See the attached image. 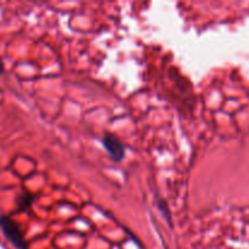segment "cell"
<instances>
[{
	"label": "cell",
	"instance_id": "cell-1",
	"mask_svg": "<svg viewBox=\"0 0 249 249\" xmlns=\"http://www.w3.org/2000/svg\"><path fill=\"white\" fill-rule=\"evenodd\" d=\"M0 229L5 237L10 241L12 246L17 249H28L27 241L22 233L21 229L17 225L16 221L7 215H0Z\"/></svg>",
	"mask_w": 249,
	"mask_h": 249
},
{
	"label": "cell",
	"instance_id": "cell-2",
	"mask_svg": "<svg viewBox=\"0 0 249 249\" xmlns=\"http://www.w3.org/2000/svg\"><path fill=\"white\" fill-rule=\"evenodd\" d=\"M102 143H104V147L106 148V151L114 162H121V160H124V157H125V147L116 136L107 134L106 136H104Z\"/></svg>",
	"mask_w": 249,
	"mask_h": 249
},
{
	"label": "cell",
	"instance_id": "cell-3",
	"mask_svg": "<svg viewBox=\"0 0 249 249\" xmlns=\"http://www.w3.org/2000/svg\"><path fill=\"white\" fill-rule=\"evenodd\" d=\"M156 204H157V208L160 209L162 215L164 216L165 220H167L168 225H169L170 228H173L172 214H170V209H169V206H168L167 201H165L164 198H162L160 196H158V195H156Z\"/></svg>",
	"mask_w": 249,
	"mask_h": 249
},
{
	"label": "cell",
	"instance_id": "cell-4",
	"mask_svg": "<svg viewBox=\"0 0 249 249\" xmlns=\"http://www.w3.org/2000/svg\"><path fill=\"white\" fill-rule=\"evenodd\" d=\"M33 201H34V196H32L31 194L24 192V194L19 195L18 198H17V206H18L19 211H24V209L29 208V207L32 206Z\"/></svg>",
	"mask_w": 249,
	"mask_h": 249
},
{
	"label": "cell",
	"instance_id": "cell-5",
	"mask_svg": "<svg viewBox=\"0 0 249 249\" xmlns=\"http://www.w3.org/2000/svg\"><path fill=\"white\" fill-rule=\"evenodd\" d=\"M5 72V65H4V61H2V58L0 57V74H2V73Z\"/></svg>",
	"mask_w": 249,
	"mask_h": 249
}]
</instances>
